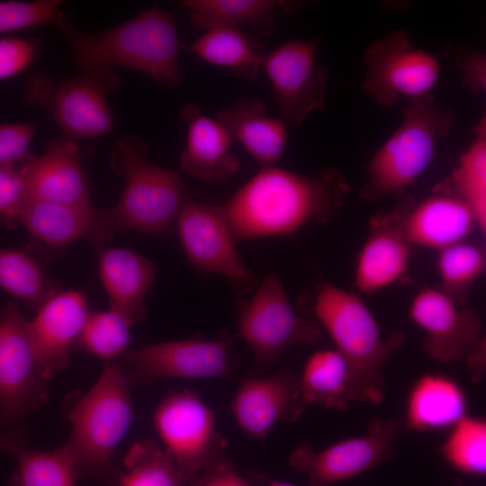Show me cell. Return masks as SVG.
Segmentation results:
<instances>
[{"instance_id":"8","label":"cell","mask_w":486,"mask_h":486,"mask_svg":"<svg viewBox=\"0 0 486 486\" xmlns=\"http://www.w3.org/2000/svg\"><path fill=\"white\" fill-rule=\"evenodd\" d=\"M236 313L239 335L254 356L248 376L260 375L286 350L313 344L321 335L316 321L295 311L274 274L258 284L250 301H237Z\"/></svg>"},{"instance_id":"4","label":"cell","mask_w":486,"mask_h":486,"mask_svg":"<svg viewBox=\"0 0 486 486\" xmlns=\"http://www.w3.org/2000/svg\"><path fill=\"white\" fill-rule=\"evenodd\" d=\"M312 312L348 364L353 401L381 403L385 393L382 369L402 344L404 334L398 331L383 338L362 298L327 281L317 290Z\"/></svg>"},{"instance_id":"17","label":"cell","mask_w":486,"mask_h":486,"mask_svg":"<svg viewBox=\"0 0 486 486\" xmlns=\"http://www.w3.org/2000/svg\"><path fill=\"white\" fill-rule=\"evenodd\" d=\"M413 204V198L405 194L393 208L370 219L355 266L354 284L359 292H379L406 274L414 246L407 237L404 220Z\"/></svg>"},{"instance_id":"6","label":"cell","mask_w":486,"mask_h":486,"mask_svg":"<svg viewBox=\"0 0 486 486\" xmlns=\"http://www.w3.org/2000/svg\"><path fill=\"white\" fill-rule=\"evenodd\" d=\"M454 112L431 94L407 100L396 130L374 154L360 197L374 201L402 196L431 164L436 145L448 135Z\"/></svg>"},{"instance_id":"22","label":"cell","mask_w":486,"mask_h":486,"mask_svg":"<svg viewBox=\"0 0 486 486\" xmlns=\"http://www.w3.org/2000/svg\"><path fill=\"white\" fill-rule=\"evenodd\" d=\"M404 228L410 242L437 251L466 240L477 229L468 204L445 184L415 203L407 212Z\"/></svg>"},{"instance_id":"12","label":"cell","mask_w":486,"mask_h":486,"mask_svg":"<svg viewBox=\"0 0 486 486\" xmlns=\"http://www.w3.org/2000/svg\"><path fill=\"white\" fill-rule=\"evenodd\" d=\"M30 321L11 303L0 310V423L16 426L49 400Z\"/></svg>"},{"instance_id":"9","label":"cell","mask_w":486,"mask_h":486,"mask_svg":"<svg viewBox=\"0 0 486 486\" xmlns=\"http://www.w3.org/2000/svg\"><path fill=\"white\" fill-rule=\"evenodd\" d=\"M153 420L185 486L201 471L226 457L228 443L217 429L215 415L196 392H170L158 406Z\"/></svg>"},{"instance_id":"37","label":"cell","mask_w":486,"mask_h":486,"mask_svg":"<svg viewBox=\"0 0 486 486\" xmlns=\"http://www.w3.org/2000/svg\"><path fill=\"white\" fill-rule=\"evenodd\" d=\"M58 0L0 1V32L56 22L63 15Z\"/></svg>"},{"instance_id":"29","label":"cell","mask_w":486,"mask_h":486,"mask_svg":"<svg viewBox=\"0 0 486 486\" xmlns=\"http://www.w3.org/2000/svg\"><path fill=\"white\" fill-rule=\"evenodd\" d=\"M300 385L304 403L345 409L353 401L352 375L336 349L313 353L305 362Z\"/></svg>"},{"instance_id":"43","label":"cell","mask_w":486,"mask_h":486,"mask_svg":"<svg viewBox=\"0 0 486 486\" xmlns=\"http://www.w3.org/2000/svg\"><path fill=\"white\" fill-rule=\"evenodd\" d=\"M28 440V432L24 428L9 431L0 430V450L15 454L25 448Z\"/></svg>"},{"instance_id":"42","label":"cell","mask_w":486,"mask_h":486,"mask_svg":"<svg viewBox=\"0 0 486 486\" xmlns=\"http://www.w3.org/2000/svg\"><path fill=\"white\" fill-rule=\"evenodd\" d=\"M186 486H251L250 482L238 473L227 457L211 464Z\"/></svg>"},{"instance_id":"10","label":"cell","mask_w":486,"mask_h":486,"mask_svg":"<svg viewBox=\"0 0 486 486\" xmlns=\"http://www.w3.org/2000/svg\"><path fill=\"white\" fill-rule=\"evenodd\" d=\"M411 320L424 331L427 353L442 363L465 360L474 382L485 369V338L477 311L459 307L436 287L423 286L410 305Z\"/></svg>"},{"instance_id":"31","label":"cell","mask_w":486,"mask_h":486,"mask_svg":"<svg viewBox=\"0 0 486 486\" xmlns=\"http://www.w3.org/2000/svg\"><path fill=\"white\" fill-rule=\"evenodd\" d=\"M486 267L484 250L464 240L438 251V287L459 307H466L473 285Z\"/></svg>"},{"instance_id":"3","label":"cell","mask_w":486,"mask_h":486,"mask_svg":"<svg viewBox=\"0 0 486 486\" xmlns=\"http://www.w3.org/2000/svg\"><path fill=\"white\" fill-rule=\"evenodd\" d=\"M130 387L126 364L112 360L87 392L68 397L65 411L71 433L64 446L79 477L118 483L113 454L133 418Z\"/></svg>"},{"instance_id":"30","label":"cell","mask_w":486,"mask_h":486,"mask_svg":"<svg viewBox=\"0 0 486 486\" xmlns=\"http://www.w3.org/2000/svg\"><path fill=\"white\" fill-rule=\"evenodd\" d=\"M476 136L459 158L445 184L471 208L481 233L486 230V121L482 118Z\"/></svg>"},{"instance_id":"33","label":"cell","mask_w":486,"mask_h":486,"mask_svg":"<svg viewBox=\"0 0 486 486\" xmlns=\"http://www.w3.org/2000/svg\"><path fill=\"white\" fill-rule=\"evenodd\" d=\"M14 455L17 465L5 486H76L77 470L65 446L47 452L23 448Z\"/></svg>"},{"instance_id":"11","label":"cell","mask_w":486,"mask_h":486,"mask_svg":"<svg viewBox=\"0 0 486 486\" xmlns=\"http://www.w3.org/2000/svg\"><path fill=\"white\" fill-rule=\"evenodd\" d=\"M130 386H148L165 377L229 378L239 366L232 338L219 331L209 339L190 338L128 349L122 356Z\"/></svg>"},{"instance_id":"35","label":"cell","mask_w":486,"mask_h":486,"mask_svg":"<svg viewBox=\"0 0 486 486\" xmlns=\"http://www.w3.org/2000/svg\"><path fill=\"white\" fill-rule=\"evenodd\" d=\"M441 451L455 469L468 474L486 472V422L482 418L464 416L456 422Z\"/></svg>"},{"instance_id":"19","label":"cell","mask_w":486,"mask_h":486,"mask_svg":"<svg viewBox=\"0 0 486 486\" xmlns=\"http://www.w3.org/2000/svg\"><path fill=\"white\" fill-rule=\"evenodd\" d=\"M82 153L75 140L59 137L49 142L46 152L29 155L20 165L26 198L69 205H90L81 166Z\"/></svg>"},{"instance_id":"5","label":"cell","mask_w":486,"mask_h":486,"mask_svg":"<svg viewBox=\"0 0 486 486\" xmlns=\"http://www.w3.org/2000/svg\"><path fill=\"white\" fill-rule=\"evenodd\" d=\"M148 147L136 135H127L112 150L111 166L124 179L119 202L105 209L112 233L136 231L167 236L184 203L191 198L181 172L146 159Z\"/></svg>"},{"instance_id":"38","label":"cell","mask_w":486,"mask_h":486,"mask_svg":"<svg viewBox=\"0 0 486 486\" xmlns=\"http://www.w3.org/2000/svg\"><path fill=\"white\" fill-rule=\"evenodd\" d=\"M40 122L0 125V166H19L30 154L29 147Z\"/></svg>"},{"instance_id":"18","label":"cell","mask_w":486,"mask_h":486,"mask_svg":"<svg viewBox=\"0 0 486 486\" xmlns=\"http://www.w3.org/2000/svg\"><path fill=\"white\" fill-rule=\"evenodd\" d=\"M300 378L289 368L266 376H248L235 392L230 410L239 428L264 441L277 422H295L305 410Z\"/></svg>"},{"instance_id":"15","label":"cell","mask_w":486,"mask_h":486,"mask_svg":"<svg viewBox=\"0 0 486 486\" xmlns=\"http://www.w3.org/2000/svg\"><path fill=\"white\" fill-rule=\"evenodd\" d=\"M316 40H291L266 54L262 67L271 82L279 119L297 129L325 106L328 69L317 59Z\"/></svg>"},{"instance_id":"27","label":"cell","mask_w":486,"mask_h":486,"mask_svg":"<svg viewBox=\"0 0 486 486\" xmlns=\"http://www.w3.org/2000/svg\"><path fill=\"white\" fill-rule=\"evenodd\" d=\"M182 50L200 59L229 68L234 75L247 81L256 77L266 57L262 41L241 28L219 26L207 32Z\"/></svg>"},{"instance_id":"39","label":"cell","mask_w":486,"mask_h":486,"mask_svg":"<svg viewBox=\"0 0 486 486\" xmlns=\"http://www.w3.org/2000/svg\"><path fill=\"white\" fill-rule=\"evenodd\" d=\"M443 56L453 60L466 86L474 93L485 91L486 57L484 53L452 44L446 48Z\"/></svg>"},{"instance_id":"2","label":"cell","mask_w":486,"mask_h":486,"mask_svg":"<svg viewBox=\"0 0 486 486\" xmlns=\"http://www.w3.org/2000/svg\"><path fill=\"white\" fill-rule=\"evenodd\" d=\"M54 25L65 35L76 63L83 70L119 66L167 86L184 81L178 61L183 44L175 19L158 7L98 32H82L64 15Z\"/></svg>"},{"instance_id":"44","label":"cell","mask_w":486,"mask_h":486,"mask_svg":"<svg viewBox=\"0 0 486 486\" xmlns=\"http://www.w3.org/2000/svg\"><path fill=\"white\" fill-rule=\"evenodd\" d=\"M267 486H296L283 481H271Z\"/></svg>"},{"instance_id":"14","label":"cell","mask_w":486,"mask_h":486,"mask_svg":"<svg viewBox=\"0 0 486 486\" xmlns=\"http://www.w3.org/2000/svg\"><path fill=\"white\" fill-rule=\"evenodd\" d=\"M177 230L184 253L197 270L227 279L237 295L256 290L257 277L244 264L223 206L190 198L182 208Z\"/></svg>"},{"instance_id":"36","label":"cell","mask_w":486,"mask_h":486,"mask_svg":"<svg viewBox=\"0 0 486 486\" xmlns=\"http://www.w3.org/2000/svg\"><path fill=\"white\" fill-rule=\"evenodd\" d=\"M132 324L113 310L90 313L78 339L77 347L108 362L128 350Z\"/></svg>"},{"instance_id":"1","label":"cell","mask_w":486,"mask_h":486,"mask_svg":"<svg viewBox=\"0 0 486 486\" xmlns=\"http://www.w3.org/2000/svg\"><path fill=\"white\" fill-rule=\"evenodd\" d=\"M350 192L338 170L305 176L263 167L222 205L236 239L295 234L310 222L325 224L339 212Z\"/></svg>"},{"instance_id":"32","label":"cell","mask_w":486,"mask_h":486,"mask_svg":"<svg viewBox=\"0 0 486 486\" xmlns=\"http://www.w3.org/2000/svg\"><path fill=\"white\" fill-rule=\"evenodd\" d=\"M0 287L36 310L59 292L33 258L12 248H0Z\"/></svg>"},{"instance_id":"21","label":"cell","mask_w":486,"mask_h":486,"mask_svg":"<svg viewBox=\"0 0 486 486\" xmlns=\"http://www.w3.org/2000/svg\"><path fill=\"white\" fill-rule=\"evenodd\" d=\"M179 117L187 130L179 171L212 184L228 182L238 170L239 160L230 151L233 140L226 129L193 103L179 111Z\"/></svg>"},{"instance_id":"26","label":"cell","mask_w":486,"mask_h":486,"mask_svg":"<svg viewBox=\"0 0 486 486\" xmlns=\"http://www.w3.org/2000/svg\"><path fill=\"white\" fill-rule=\"evenodd\" d=\"M466 410V396L455 382L438 374H426L410 390L407 426L416 430L453 427L465 416Z\"/></svg>"},{"instance_id":"20","label":"cell","mask_w":486,"mask_h":486,"mask_svg":"<svg viewBox=\"0 0 486 486\" xmlns=\"http://www.w3.org/2000/svg\"><path fill=\"white\" fill-rule=\"evenodd\" d=\"M37 311L30 321L31 333L40 364L51 379L68 366L91 312L77 291L58 292Z\"/></svg>"},{"instance_id":"24","label":"cell","mask_w":486,"mask_h":486,"mask_svg":"<svg viewBox=\"0 0 486 486\" xmlns=\"http://www.w3.org/2000/svg\"><path fill=\"white\" fill-rule=\"evenodd\" d=\"M98 267L110 309L122 314L132 325L144 321V299L156 279L153 263L130 249L109 248L100 252Z\"/></svg>"},{"instance_id":"16","label":"cell","mask_w":486,"mask_h":486,"mask_svg":"<svg viewBox=\"0 0 486 486\" xmlns=\"http://www.w3.org/2000/svg\"><path fill=\"white\" fill-rule=\"evenodd\" d=\"M366 434L341 440L316 451L301 443L291 452L289 464L305 474L309 486H329L353 478L388 460L402 431L400 420L373 419Z\"/></svg>"},{"instance_id":"13","label":"cell","mask_w":486,"mask_h":486,"mask_svg":"<svg viewBox=\"0 0 486 486\" xmlns=\"http://www.w3.org/2000/svg\"><path fill=\"white\" fill-rule=\"evenodd\" d=\"M362 90L380 105L391 107L430 94L440 76L438 58L412 45L403 29L374 40L363 56Z\"/></svg>"},{"instance_id":"23","label":"cell","mask_w":486,"mask_h":486,"mask_svg":"<svg viewBox=\"0 0 486 486\" xmlns=\"http://www.w3.org/2000/svg\"><path fill=\"white\" fill-rule=\"evenodd\" d=\"M18 220L37 238L52 245H64L81 238L101 242L112 232L105 209L90 205H69L26 198Z\"/></svg>"},{"instance_id":"25","label":"cell","mask_w":486,"mask_h":486,"mask_svg":"<svg viewBox=\"0 0 486 486\" xmlns=\"http://www.w3.org/2000/svg\"><path fill=\"white\" fill-rule=\"evenodd\" d=\"M215 119L226 129L232 140L239 141L246 150L263 166H274L285 151V124L267 114L259 98H240L223 108Z\"/></svg>"},{"instance_id":"28","label":"cell","mask_w":486,"mask_h":486,"mask_svg":"<svg viewBox=\"0 0 486 486\" xmlns=\"http://www.w3.org/2000/svg\"><path fill=\"white\" fill-rule=\"evenodd\" d=\"M182 4L194 28L245 26L260 37L270 35L277 8L287 10L294 5L274 0H185Z\"/></svg>"},{"instance_id":"41","label":"cell","mask_w":486,"mask_h":486,"mask_svg":"<svg viewBox=\"0 0 486 486\" xmlns=\"http://www.w3.org/2000/svg\"><path fill=\"white\" fill-rule=\"evenodd\" d=\"M36 53L32 41L15 37L0 39V80L14 76L26 69Z\"/></svg>"},{"instance_id":"34","label":"cell","mask_w":486,"mask_h":486,"mask_svg":"<svg viewBox=\"0 0 486 486\" xmlns=\"http://www.w3.org/2000/svg\"><path fill=\"white\" fill-rule=\"evenodd\" d=\"M119 486H185L167 452L151 439L135 443L124 457Z\"/></svg>"},{"instance_id":"40","label":"cell","mask_w":486,"mask_h":486,"mask_svg":"<svg viewBox=\"0 0 486 486\" xmlns=\"http://www.w3.org/2000/svg\"><path fill=\"white\" fill-rule=\"evenodd\" d=\"M26 188L19 166H0V220L18 219Z\"/></svg>"},{"instance_id":"7","label":"cell","mask_w":486,"mask_h":486,"mask_svg":"<svg viewBox=\"0 0 486 486\" xmlns=\"http://www.w3.org/2000/svg\"><path fill=\"white\" fill-rule=\"evenodd\" d=\"M118 86V75L112 68L83 70L64 80L38 73L25 86V99L47 109L62 137L76 140L113 132L115 119L106 95Z\"/></svg>"}]
</instances>
